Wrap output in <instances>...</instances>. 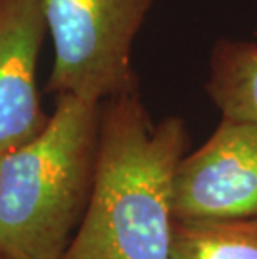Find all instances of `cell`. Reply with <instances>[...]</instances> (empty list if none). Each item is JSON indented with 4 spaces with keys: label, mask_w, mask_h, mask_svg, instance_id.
I'll use <instances>...</instances> for the list:
<instances>
[{
    "label": "cell",
    "mask_w": 257,
    "mask_h": 259,
    "mask_svg": "<svg viewBox=\"0 0 257 259\" xmlns=\"http://www.w3.org/2000/svg\"><path fill=\"white\" fill-rule=\"evenodd\" d=\"M176 221L257 218V125L224 119L174 176Z\"/></svg>",
    "instance_id": "obj_4"
},
{
    "label": "cell",
    "mask_w": 257,
    "mask_h": 259,
    "mask_svg": "<svg viewBox=\"0 0 257 259\" xmlns=\"http://www.w3.org/2000/svg\"><path fill=\"white\" fill-rule=\"evenodd\" d=\"M156 0H39L54 42L47 91L102 104L139 91L134 40Z\"/></svg>",
    "instance_id": "obj_3"
},
{
    "label": "cell",
    "mask_w": 257,
    "mask_h": 259,
    "mask_svg": "<svg viewBox=\"0 0 257 259\" xmlns=\"http://www.w3.org/2000/svg\"><path fill=\"white\" fill-rule=\"evenodd\" d=\"M189 146L184 119L154 122L139 91L104 101L90 199L60 259H171L174 176Z\"/></svg>",
    "instance_id": "obj_1"
},
{
    "label": "cell",
    "mask_w": 257,
    "mask_h": 259,
    "mask_svg": "<svg viewBox=\"0 0 257 259\" xmlns=\"http://www.w3.org/2000/svg\"><path fill=\"white\" fill-rule=\"evenodd\" d=\"M45 32L39 0H0V157L39 136L48 122L35 84Z\"/></svg>",
    "instance_id": "obj_5"
},
{
    "label": "cell",
    "mask_w": 257,
    "mask_h": 259,
    "mask_svg": "<svg viewBox=\"0 0 257 259\" xmlns=\"http://www.w3.org/2000/svg\"><path fill=\"white\" fill-rule=\"evenodd\" d=\"M171 259H257V218L176 221Z\"/></svg>",
    "instance_id": "obj_7"
},
{
    "label": "cell",
    "mask_w": 257,
    "mask_h": 259,
    "mask_svg": "<svg viewBox=\"0 0 257 259\" xmlns=\"http://www.w3.org/2000/svg\"><path fill=\"white\" fill-rule=\"evenodd\" d=\"M205 91L224 119L257 125V42L219 38Z\"/></svg>",
    "instance_id": "obj_6"
},
{
    "label": "cell",
    "mask_w": 257,
    "mask_h": 259,
    "mask_svg": "<svg viewBox=\"0 0 257 259\" xmlns=\"http://www.w3.org/2000/svg\"><path fill=\"white\" fill-rule=\"evenodd\" d=\"M102 104L62 94L39 136L0 157V259H60L90 199Z\"/></svg>",
    "instance_id": "obj_2"
}]
</instances>
